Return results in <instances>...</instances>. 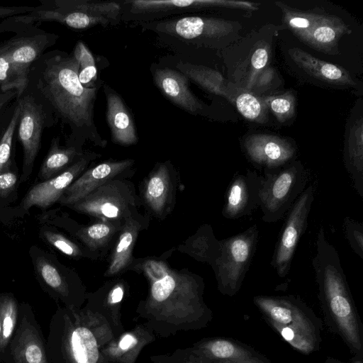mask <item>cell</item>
I'll use <instances>...</instances> for the list:
<instances>
[{"label":"cell","mask_w":363,"mask_h":363,"mask_svg":"<svg viewBox=\"0 0 363 363\" xmlns=\"http://www.w3.org/2000/svg\"><path fill=\"white\" fill-rule=\"evenodd\" d=\"M60 137H54L48 154L45 157L38 173L43 182L48 180L64 172L77 161L85 152L83 147L75 144L60 145Z\"/></svg>","instance_id":"d4e9b609"},{"label":"cell","mask_w":363,"mask_h":363,"mask_svg":"<svg viewBox=\"0 0 363 363\" xmlns=\"http://www.w3.org/2000/svg\"><path fill=\"white\" fill-rule=\"evenodd\" d=\"M73 357L77 363H96L99 350L92 333L79 327L73 330L70 337Z\"/></svg>","instance_id":"f1b7e54d"},{"label":"cell","mask_w":363,"mask_h":363,"mask_svg":"<svg viewBox=\"0 0 363 363\" xmlns=\"http://www.w3.org/2000/svg\"><path fill=\"white\" fill-rule=\"evenodd\" d=\"M133 159L108 160L86 169L65 191L58 202L69 206L82 200L96 189L117 178L133 175Z\"/></svg>","instance_id":"5bb4252c"},{"label":"cell","mask_w":363,"mask_h":363,"mask_svg":"<svg viewBox=\"0 0 363 363\" xmlns=\"http://www.w3.org/2000/svg\"><path fill=\"white\" fill-rule=\"evenodd\" d=\"M123 296V289L122 286L117 284L112 289L110 294V301L113 303L120 302Z\"/></svg>","instance_id":"60d3db41"},{"label":"cell","mask_w":363,"mask_h":363,"mask_svg":"<svg viewBox=\"0 0 363 363\" xmlns=\"http://www.w3.org/2000/svg\"><path fill=\"white\" fill-rule=\"evenodd\" d=\"M289 53L302 69L320 80L340 85L355 84L349 73L342 67L315 58L298 48L290 49Z\"/></svg>","instance_id":"cb8c5ba5"},{"label":"cell","mask_w":363,"mask_h":363,"mask_svg":"<svg viewBox=\"0 0 363 363\" xmlns=\"http://www.w3.org/2000/svg\"><path fill=\"white\" fill-rule=\"evenodd\" d=\"M177 173L170 161L157 162L141 185L142 205L149 214L156 218L164 219L173 210Z\"/></svg>","instance_id":"4fadbf2b"},{"label":"cell","mask_w":363,"mask_h":363,"mask_svg":"<svg viewBox=\"0 0 363 363\" xmlns=\"http://www.w3.org/2000/svg\"><path fill=\"white\" fill-rule=\"evenodd\" d=\"M345 238L353 252L363 259V225L347 216L343 223Z\"/></svg>","instance_id":"e575fe53"},{"label":"cell","mask_w":363,"mask_h":363,"mask_svg":"<svg viewBox=\"0 0 363 363\" xmlns=\"http://www.w3.org/2000/svg\"><path fill=\"white\" fill-rule=\"evenodd\" d=\"M176 68L189 80L209 92L227 98L233 104L243 90L235 86L232 89L229 84H225L220 73L202 65L187 62H179L176 65Z\"/></svg>","instance_id":"603a6c76"},{"label":"cell","mask_w":363,"mask_h":363,"mask_svg":"<svg viewBox=\"0 0 363 363\" xmlns=\"http://www.w3.org/2000/svg\"><path fill=\"white\" fill-rule=\"evenodd\" d=\"M21 111L16 128L17 139L23 148V173L20 182L30 177L35 158L41 148L42 134L57 120L50 108L27 88L17 97Z\"/></svg>","instance_id":"52a82bcc"},{"label":"cell","mask_w":363,"mask_h":363,"mask_svg":"<svg viewBox=\"0 0 363 363\" xmlns=\"http://www.w3.org/2000/svg\"><path fill=\"white\" fill-rule=\"evenodd\" d=\"M309 177L299 161H293L278 169L264 170L259 189L262 220L268 223L281 220L306 188Z\"/></svg>","instance_id":"277c9868"},{"label":"cell","mask_w":363,"mask_h":363,"mask_svg":"<svg viewBox=\"0 0 363 363\" xmlns=\"http://www.w3.org/2000/svg\"><path fill=\"white\" fill-rule=\"evenodd\" d=\"M125 223L96 220L91 225L78 228L74 237L91 253L101 257L116 240Z\"/></svg>","instance_id":"7402d4cb"},{"label":"cell","mask_w":363,"mask_h":363,"mask_svg":"<svg viewBox=\"0 0 363 363\" xmlns=\"http://www.w3.org/2000/svg\"><path fill=\"white\" fill-rule=\"evenodd\" d=\"M151 30L197 46L217 47L232 33L235 25L223 19L189 16L140 23Z\"/></svg>","instance_id":"ba28073f"},{"label":"cell","mask_w":363,"mask_h":363,"mask_svg":"<svg viewBox=\"0 0 363 363\" xmlns=\"http://www.w3.org/2000/svg\"><path fill=\"white\" fill-rule=\"evenodd\" d=\"M21 104L16 97L0 111V173L11 169L13 139L16 132Z\"/></svg>","instance_id":"4316f807"},{"label":"cell","mask_w":363,"mask_h":363,"mask_svg":"<svg viewBox=\"0 0 363 363\" xmlns=\"http://www.w3.org/2000/svg\"><path fill=\"white\" fill-rule=\"evenodd\" d=\"M69 8L109 20L112 25L121 21V1H97L91 0H62Z\"/></svg>","instance_id":"f546056e"},{"label":"cell","mask_w":363,"mask_h":363,"mask_svg":"<svg viewBox=\"0 0 363 363\" xmlns=\"http://www.w3.org/2000/svg\"><path fill=\"white\" fill-rule=\"evenodd\" d=\"M103 86L106 99V118L112 142L124 147L137 144L138 137L132 113L116 91L105 83Z\"/></svg>","instance_id":"d6986e66"},{"label":"cell","mask_w":363,"mask_h":363,"mask_svg":"<svg viewBox=\"0 0 363 363\" xmlns=\"http://www.w3.org/2000/svg\"><path fill=\"white\" fill-rule=\"evenodd\" d=\"M37 274L41 281L52 291L62 294L66 291L67 284L61 271L51 262L43 257L35 262Z\"/></svg>","instance_id":"d6a6232c"},{"label":"cell","mask_w":363,"mask_h":363,"mask_svg":"<svg viewBox=\"0 0 363 363\" xmlns=\"http://www.w3.org/2000/svg\"><path fill=\"white\" fill-rule=\"evenodd\" d=\"M101 154L85 151L84 154L69 167L58 175L33 186L22 201V208L33 206L47 208L58 202L65 191L77 179Z\"/></svg>","instance_id":"2e32d148"},{"label":"cell","mask_w":363,"mask_h":363,"mask_svg":"<svg viewBox=\"0 0 363 363\" xmlns=\"http://www.w3.org/2000/svg\"><path fill=\"white\" fill-rule=\"evenodd\" d=\"M315 191V183L308 186L286 214L270 262L281 278L285 277L290 271L297 245L308 225V218Z\"/></svg>","instance_id":"30bf717a"},{"label":"cell","mask_w":363,"mask_h":363,"mask_svg":"<svg viewBox=\"0 0 363 363\" xmlns=\"http://www.w3.org/2000/svg\"><path fill=\"white\" fill-rule=\"evenodd\" d=\"M178 249L213 268L220 256V240L216 238L211 226L204 224Z\"/></svg>","instance_id":"484cf974"},{"label":"cell","mask_w":363,"mask_h":363,"mask_svg":"<svg viewBox=\"0 0 363 363\" xmlns=\"http://www.w3.org/2000/svg\"><path fill=\"white\" fill-rule=\"evenodd\" d=\"M2 316L1 353L4 354L16 330L18 319V308L16 300L11 295L0 296Z\"/></svg>","instance_id":"4dcf8cb0"},{"label":"cell","mask_w":363,"mask_h":363,"mask_svg":"<svg viewBox=\"0 0 363 363\" xmlns=\"http://www.w3.org/2000/svg\"><path fill=\"white\" fill-rule=\"evenodd\" d=\"M142 206L134 184L128 178H117L68 207L96 220L125 223L129 218L141 215Z\"/></svg>","instance_id":"5b68a950"},{"label":"cell","mask_w":363,"mask_h":363,"mask_svg":"<svg viewBox=\"0 0 363 363\" xmlns=\"http://www.w3.org/2000/svg\"><path fill=\"white\" fill-rule=\"evenodd\" d=\"M259 238L256 224L220 240V252L213 268L218 287L223 294H236L243 282L255 255Z\"/></svg>","instance_id":"8992f818"},{"label":"cell","mask_w":363,"mask_h":363,"mask_svg":"<svg viewBox=\"0 0 363 363\" xmlns=\"http://www.w3.org/2000/svg\"><path fill=\"white\" fill-rule=\"evenodd\" d=\"M253 303L266 323L295 350L308 354L319 350L323 321L301 298L257 295Z\"/></svg>","instance_id":"3957f363"},{"label":"cell","mask_w":363,"mask_h":363,"mask_svg":"<svg viewBox=\"0 0 363 363\" xmlns=\"http://www.w3.org/2000/svg\"><path fill=\"white\" fill-rule=\"evenodd\" d=\"M260 184L261 176L256 172L235 174L225 194L223 217L236 220L251 215L259 206Z\"/></svg>","instance_id":"ac0fdd59"},{"label":"cell","mask_w":363,"mask_h":363,"mask_svg":"<svg viewBox=\"0 0 363 363\" xmlns=\"http://www.w3.org/2000/svg\"><path fill=\"white\" fill-rule=\"evenodd\" d=\"M79 63L72 53L46 51L31 66L27 89L51 110L57 121L70 129L67 144L83 147L88 140L105 147L94 119V108L99 87H84L78 78Z\"/></svg>","instance_id":"6da1fadb"},{"label":"cell","mask_w":363,"mask_h":363,"mask_svg":"<svg viewBox=\"0 0 363 363\" xmlns=\"http://www.w3.org/2000/svg\"><path fill=\"white\" fill-rule=\"evenodd\" d=\"M18 177L11 169L0 173V195H6L12 191L16 184Z\"/></svg>","instance_id":"74e56055"},{"label":"cell","mask_w":363,"mask_h":363,"mask_svg":"<svg viewBox=\"0 0 363 363\" xmlns=\"http://www.w3.org/2000/svg\"><path fill=\"white\" fill-rule=\"evenodd\" d=\"M121 6V21L141 23L212 7L252 8L249 2L220 0H126Z\"/></svg>","instance_id":"7c38bea8"},{"label":"cell","mask_w":363,"mask_h":363,"mask_svg":"<svg viewBox=\"0 0 363 363\" xmlns=\"http://www.w3.org/2000/svg\"><path fill=\"white\" fill-rule=\"evenodd\" d=\"M242 146L249 161L263 170L282 167L293 162L296 155V147L291 142L274 135H250Z\"/></svg>","instance_id":"e0dca14e"},{"label":"cell","mask_w":363,"mask_h":363,"mask_svg":"<svg viewBox=\"0 0 363 363\" xmlns=\"http://www.w3.org/2000/svg\"><path fill=\"white\" fill-rule=\"evenodd\" d=\"M18 320L9 345L12 363H49L45 341L30 308L19 306Z\"/></svg>","instance_id":"9a60e30c"},{"label":"cell","mask_w":363,"mask_h":363,"mask_svg":"<svg viewBox=\"0 0 363 363\" xmlns=\"http://www.w3.org/2000/svg\"><path fill=\"white\" fill-rule=\"evenodd\" d=\"M137 343V340L131 335H125L121 340L119 343V346L122 350H128L133 346H135Z\"/></svg>","instance_id":"b9f144b4"},{"label":"cell","mask_w":363,"mask_h":363,"mask_svg":"<svg viewBox=\"0 0 363 363\" xmlns=\"http://www.w3.org/2000/svg\"><path fill=\"white\" fill-rule=\"evenodd\" d=\"M1 339H2V316H1V303H0V357L2 355L1 348Z\"/></svg>","instance_id":"ee69618b"},{"label":"cell","mask_w":363,"mask_h":363,"mask_svg":"<svg viewBox=\"0 0 363 363\" xmlns=\"http://www.w3.org/2000/svg\"><path fill=\"white\" fill-rule=\"evenodd\" d=\"M234 105L245 118L252 121H262V106L259 99L248 91L243 90L238 96Z\"/></svg>","instance_id":"836d02e7"},{"label":"cell","mask_w":363,"mask_h":363,"mask_svg":"<svg viewBox=\"0 0 363 363\" xmlns=\"http://www.w3.org/2000/svg\"><path fill=\"white\" fill-rule=\"evenodd\" d=\"M363 358H355L353 357L352 361L349 362H343L341 361H339L336 359H334L333 357H328L325 360V363H363L362 362Z\"/></svg>","instance_id":"7bdbcfd3"},{"label":"cell","mask_w":363,"mask_h":363,"mask_svg":"<svg viewBox=\"0 0 363 363\" xmlns=\"http://www.w3.org/2000/svg\"><path fill=\"white\" fill-rule=\"evenodd\" d=\"M267 104L279 121L289 118L294 111V99L291 95L269 97Z\"/></svg>","instance_id":"d590c367"},{"label":"cell","mask_w":363,"mask_h":363,"mask_svg":"<svg viewBox=\"0 0 363 363\" xmlns=\"http://www.w3.org/2000/svg\"><path fill=\"white\" fill-rule=\"evenodd\" d=\"M152 77L155 86L172 104L190 114H201L203 106L189 89V79L182 72L169 67H156L152 70Z\"/></svg>","instance_id":"ffe728a7"},{"label":"cell","mask_w":363,"mask_h":363,"mask_svg":"<svg viewBox=\"0 0 363 363\" xmlns=\"http://www.w3.org/2000/svg\"><path fill=\"white\" fill-rule=\"evenodd\" d=\"M149 221V214H141L125 220L110 255L105 276L112 277L129 270L135 258L133 252L139 233L147 228Z\"/></svg>","instance_id":"44dd1931"},{"label":"cell","mask_w":363,"mask_h":363,"mask_svg":"<svg viewBox=\"0 0 363 363\" xmlns=\"http://www.w3.org/2000/svg\"><path fill=\"white\" fill-rule=\"evenodd\" d=\"M318 297L328 328L338 335L355 358H363V325L335 247L320 227L312 259Z\"/></svg>","instance_id":"7a4b0ae2"},{"label":"cell","mask_w":363,"mask_h":363,"mask_svg":"<svg viewBox=\"0 0 363 363\" xmlns=\"http://www.w3.org/2000/svg\"><path fill=\"white\" fill-rule=\"evenodd\" d=\"M42 235L49 244L72 258H89L91 259L99 258L83 245L77 244L61 233L51 230H43Z\"/></svg>","instance_id":"1f68e13d"},{"label":"cell","mask_w":363,"mask_h":363,"mask_svg":"<svg viewBox=\"0 0 363 363\" xmlns=\"http://www.w3.org/2000/svg\"><path fill=\"white\" fill-rule=\"evenodd\" d=\"M17 97L15 89L8 91H0V111L11 104Z\"/></svg>","instance_id":"ab89813d"},{"label":"cell","mask_w":363,"mask_h":363,"mask_svg":"<svg viewBox=\"0 0 363 363\" xmlns=\"http://www.w3.org/2000/svg\"><path fill=\"white\" fill-rule=\"evenodd\" d=\"M268 61V52L265 48H259L253 53L251 65L254 74L265 67Z\"/></svg>","instance_id":"f35d334b"},{"label":"cell","mask_w":363,"mask_h":363,"mask_svg":"<svg viewBox=\"0 0 363 363\" xmlns=\"http://www.w3.org/2000/svg\"><path fill=\"white\" fill-rule=\"evenodd\" d=\"M59 36L35 25L29 26L4 40L11 72L17 85V97L26 90L32 65L48 48L56 44Z\"/></svg>","instance_id":"9c48e42d"},{"label":"cell","mask_w":363,"mask_h":363,"mask_svg":"<svg viewBox=\"0 0 363 363\" xmlns=\"http://www.w3.org/2000/svg\"><path fill=\"white\" fill-rule=\"evenodd\" d=\"M72 54L79 63L78 78L82 85L88 89L100 88L104 83L100 79L99 57L82 40L76 43Z\"/></svg>","instance_id":"83f0119b"},{"label":"cell","mask_w":363,"mask_h":363,"mask_svg":"<svg viewBox=\"0 0 363 363\" xmlns=\"http://www.w3.org/2000/svg\"><path fill=\"white\" fill-rule=\"evenodd\" d=\"M284 22L301 40L321 51H333L347 26L336 16L298 11L288 6L281 9Z\"/></svg>","instance_id":"8fae6325"},{"label":"cell","mask_w":363,"mask_h":363,"mask_svg":"<svg viewBox=\"0 0 363 363\" xmlns=\"http://www.w3.org/2000/svg\"><path fill=\"white\" fill-rule=\"evenodd\" d=\"M16 89L17 85L13 77L11 66L4 41L0 43V91Z\"/></svg>","instance_id":"8d00e7d4"}]
</instances>
